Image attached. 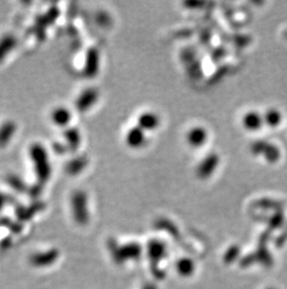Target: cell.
I'll use <instances>...</instances> for the list:
<instances>
[{
    "label": "cell",
    "mask_w": 287,
    "mask_h": 289,
    "mask_svg": "<svg viewBox=\"0 0 287 289\" xmlns=\"http://www.w3.org/2000/svg\"><path fill=\"white\" fill-rule=\"evenodd\" d=\"M124 140L129 148L132 150H137L146 144L147 135L139 126H131L125 134Z\"/></svg>",
    "instance_id": "7a4b0ae2"
},
{
    "label": "cell",
    "mask_w": 287,
    "mask_h": 289,
    "mask_svg": "<svg viewBox=\"0 0 287 289\" xmlns=\"http://www.w3.org/2000/svg\"><path fill=\"white\" fill-rule=\"evenodd\" d=\"M136 126L145 132L155 131L161 126V118L155 112L146 111L138 115Z\"/></svg>",
    "instance_id": "3957f363"
},
{
    "label": "cell",
    "mask_w": 287,
    "mask_h": 289,
    "mask_svg": "<svg viewBox=\"0 0 287 289\" xmlns=\"http://www.w3.org/2000/svg\"><path fill=\"white\" fill-rule=\"evenodd\" d=\"M209 133L205 127L201 126H192L186 133V141L192 148H200L206 144Z\"/></svg>",
    "instance_id": "6da1fadb"
},
{
    "label": "cell",
    "mask_w": 287,
    "mask_h": 289,
    "mask_svg": "<svg viewBox=\"0 0 287 289\" xmlns=\"http://www.w3.org/2000/svg\"><path fill=\"white\" fill-rule=\"evenodd\" d=\"M242 124L248 131H257L264 124V118L260 113L256 111H250L243 116Z\"/></svg>",
    "instance_id": "277c9868"
},
{
    "label": "cell",
    "mask_w": 287,
    "mask_h": 289,
    "mask_svg": "<svg viewBox=\"0 0 287 289\" xmlns=\"http://www.w3.org/2000/svg\"><path fill=\"white\" fill-rule=\"evenodd\" d=\"M263 118H264V123H267L269 126H276L280 123L281 116H280V113L277 111L269 110L265 113V115H263Z\"/></svg>",
    "instance_id": "8992f818"
},
{
    "label": "cell",
    "mask_w": 287,
    "mask_h": 289,
    "mask_svg": "<svg viewBox=\"0 0 287 289\" xmlns=\"http://www.w3.org/2000/svg\"><path fill=\"white\" fill-rule=\"evenodd\" d=\"M218 163H219V157L214 155H210L200 162L198 168V172L202 176L209 175L217 169Z\"/></svg>",
    "instance_id": "5b68a950"
}]
</instances>
